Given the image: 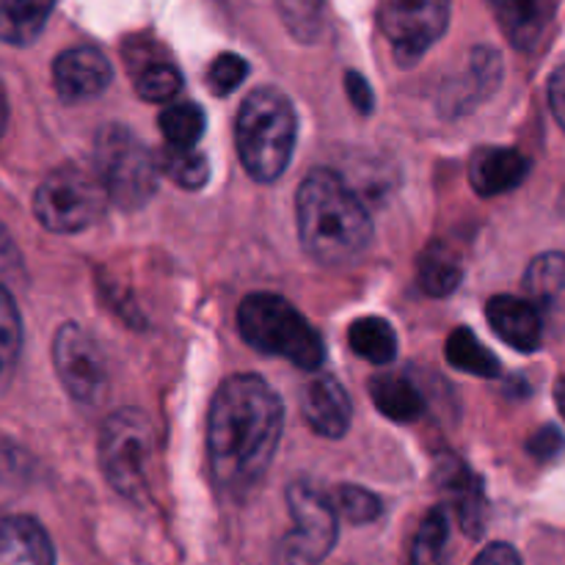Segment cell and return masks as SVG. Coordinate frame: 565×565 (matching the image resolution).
Wrapping results in <instances>:
<instances>
[{
	"label": "cell",
	"instance_id": "obj_22",
	"mask_svg": "<svg viewBox=\"0 0 565 565\" xmlns=\"http://www.w3.org/2000/svg\"><path fill=\"white\" fill-rule=\"evenodd\" d=\"M348 342H351L353 353L362 356L364 362L379 364V367L395 362L397 337L395 329L384 318H373L370 315V318L353 320L351 329H348Z\"/></svg>",
	"mask_w": 565,
	"mask_h": 565
},
{
	"label": "cell",
	"instance_id": "obj_33",
	"mask_svg": "<svg viewBox=\"0 0 565 565\" xmlns=\"http://www.w3.org/2000/svg\"><path fill=\"white\" fill-rule=\"evenodd\" d=\"M20 270V252H17L14 241H11V235L6 232V226L0 224V279H11V276H17Z\"/></svg>",
	"mask_w": 565,
	"mask_h": 565
},
{
	"label": "cell",
	"instance_id": "obj_7",
	"mask_svg": "<svg viewBox=\"0 0 565 565\" xmlns=\"http://www.w3.org/2000/svg\"><path fill=\"white\" fill-rule=\"evenodd\" d=\"M105 204H108V191L97 174H88L77 166H64L44 177L42 185L36 188L33 213L44 230L75 235L97 224L99 215L105 213Z\"/></svg>",
	"mask_w": 565,
	"mask_h": 565
},
{
	"label": "cell",
	"instance_id": "obj_14",
	"mask_svg": "<svg viewBox=\"0 0 565 565\" xmlns=\"http://www.w3.org/2000/svg\"><path fill=\"white\" fill-rule=\"evenodd\" d=\"M301 412L309 428L329 439H342L351 428V401L334 375H315L301 392Z\"/></svg>",
	"mask_w": 565,
	"mask_h": 565
},
{
	"label": "cell",
	"instance_id": "obj_1",
	"mask_svg": "<svg viewBox=\"0 0 565 565\" xmlns=\"http://www.w3.org/2000/svg\"><path fill=\"white\" fill-rule=\"evenodd\" d=\"M285 412L259 375H232L218 386L207 419V458L215 489L246 497L268 472L281 439Z\"/></svg>",
	"mask_w": 565,
	"mask_h": 565
},
{
	"label": "cell",
	"instance_id": "obj_11",
	"mask_svg": "<svg viewBox=\"0 0 565 565\" xmlns=\"http://www.w3.org/2000/svg\"><path fill=\"white\" fill-rule=\"evenodd\" d=\"M114 70L97 47H72L55 58L53 83L64 103H83L108 88Z\"/></svg>",
	"mask_w": 565,
	"mask_h": 565
},
{
	"label": "cell",
	"instance_id": "obj_28",
	"mask_svg": "<svg viewBox=\"0 0 565 565\" xmlns=\"http://www.w3.org/2000/svg\"><path fill=\"white\" fill-rule=\"evenodd\" d=\"M279 14L292 36L315 42L323 31L326 0H279Z\"/></svg>",
	"mask_w": 565,
	"mask_h": 565
},
{
	"label": "cell",
	"instance_id": "obj_8",
	"mask_svg": "<svg viewBox=\"0 0 565 565\" xmlns=\"http://www.w3.org/2000/svg\"><path fill=\"white\" fill-rule=\"evenodd\" d=\"M292 530L279 541L274 565H320L337 541V513L329 491L312 480H296L287 491Z\"/></svg>",
	"mask_w": 565,
	"mask_h": 565
},
{
	"label": "cell",
	"instance_id": "obj_21",
	"mask_svg": "<svg viewBox=\"0 0 565 565\" xmlns=\"http://www.w3.org/2000/svg\"><path fill=\"white\" fill-rule=\"evenodd\" d=\"M417 276L419 287H423L428 296L445 298L461 285L463 276V263L461 254L445 241H434L419 252L417 259Z\"/></svg>",
	"mask_w": 565,
	"mask_h": 565
},
{
	"label": "cell",
	"instance_id": "obj_31",
	"mask_svg": "<svg viewBox=\"0 0 565 565\" xmlns=\"http://www.w3.org/2000/svg\"><path fill=\"white\" fill-rule=\"evenodd\" d=\"M246 75H248L246 58H241V55L235 53H221L218 58L210 64L207 86L210 92L218 94V97H226V94H232L237 86H241Z\"/></svg>",
	"mask_w": 565,
	"mask_h": 565
},
{
	"label": "cell",
	"instance_id": "obj_36",
	"mask_svg": "<svg viewBox=\"0 0 565 565\" xmlns=\"http://www.w3.org/2000/svg\"><path fill=\"white\" fill-rule=\"evenodd\" d=\"M550 105L555 119L565 130V66H557L550 77Z\"/></svg>",
	"mask_w": 565,
	"mask_h": 565
},
{
	"label": "cell",
	"instance_id": "obj_34",
	"mask_svg": "<svg viewBox=\"0 0 565 565\" xmlns=\"http://www.w3.org/2000/svg\"><path fill=\"white\" fill-rule=\"evenodd\" d=\"M472 565H522V557H519V552L513 550L511 544L497 541V544L486 546V550L475 557Z\"/></svg>",
	"mask_w": 565,
	"mask_h": 565
},
{
	"label": "cell",
	"instance_id": "obj_26",
	"mask_svg": "<svg viewBox=\"0 0 565 565\" xmlns=\"http://www.w3.org/2000/svg\"><path fill=\"white\" fill-rule=\"evenodd\" d=\"M158 163L166 177H171L177 185L188 188V191H196V188H202L210 180L207 158L193 147H169L166 143Z\"/></svg>",
	"mask_w": 565,
	"mask_h": 565
},
{
	"label": "cell",
	"instance_id": "obj_30",
	"mask_svg": "<svg viewBox=\"0 0 565 565\" xmlns=\"http://www.w3.org/2000/svg\"><path fill=\"white\" fill-rule=\"evenodd\" d=\"M337 513L351 524H370L381 516V500L362 486H340L331 494Z\"/></svg>",
	"mask_w": 565,
	"mask_h": 565
},
{
	"label": "cell",
	"instance_id": "obj_20",
	"mask_svg": "<svg viewBox=\"0 0 565 565\" xmlns=\"http://www.w3.org/2000/svg\"><path fill=\"white\" fill-rule=\"evenodd\" d=\"M55 0H0V42L25 47L47 25Z\"/></svg>",
	"mask_w": 565,
	"mask_h": 565
},
{
	"label": "cell",
	"instance_id": "obj_13",
	"mask_svg": "<svg viewBox=\"0 0 565 565\" xmlns=\"http://www.w3.org/2000/svg\"><path fill=\"white\" fill-rule=\"evenodd\" d=\"M524 290L550 334H565V254H541L524 274Z\"/></svg>",
	"mask_w": 565,
	"mask_h": 565
},
{
	"label": "cell",
	"instance_id": "obj_24",
	"mask_svg": "<svg viewBox=\"0 0 565 565\" xmlns=\"http://www.w3.org/2000/svg\"><path fill=\"white\" fill-rule=\"evenodd\" d=\"M447 362L452 367L463 370V373L480 375V379H497L500 375V359L489 348L480 345L475 331L463 329V326L447 337Z\"/></svg>",
	"mask_w": 565,
	"mask_h": 565
},
{
	"label": "cell",
	"instance_id": "obj_3",
	"mask_svg": "<svg viewBox=\"0 0 565 565\" xmlns=\"http://www.w3.org/2000/svg\"><path fill=\"white\" fill-rule=\"evenodd\" d=\"M298 119L279 88H254L241 105L235 127L237 154L248 174L274 182L287 169L296 149Z\"/></svg>",
	"mask_w": 565,
	"mask_h": 565
},
{
	"label": "cell",
	"instance_id": "obj_5",
	"mask_svg": "<svg viewBox=\"0 0 565 565\" xmlns=\"http://www.w3.org/2000/svg\"><path fill=\"white\" fill-rule=\"evenodd\" d=\"M154 447L158 436L152 419L138 408H121L105 419L99 434V463L108 483L127 500L141 502L147 497Z\"/></svg>",
	"mask_w": 565,
	"mask_h": 565
},
{
	"label": "cell",
	"instance_id": "obj_16",
	"mask_svg": "<svg viewBox=\"0 0 565 565\" xmlns=\"http://www.w3.org/2000/svg\"><path fill=\"white\" fill-rule=\"evenodd\" d=\"M489 6L508 42L522 53H533L555 20L557 0H489Z\"/></svg>",
	"mask_w": 565,
	"mask_h": 565
},
{
	"label": "cell",
	"instance_id": "obj_29",
	"mask_svg": "<svg viewBox=\"0 0 565 565\" xmlns=\"http://www.w3.org/2000/svg\"><path fill=\"white\" fill-rule=\"evenodd\" d=\"M136 88L149 103H171L182 88V75L166 61H149L136 72Z\"/></svg>",
	"mask_w": 565,
	"mask_h": 565
},
{
	"label": "cell",
	"instance_id": "obj_25",
	"mask_svg": "<svg viewBox=\"0 0 565 565\" xmlns=\"http://www.w3.org/2000/svg\"><path fill=\"white\" fill-rule=\"evenodd\" d=\"M22 351V318L9 287L0 281V392L9 390Z\"/></svg>",
	"mask_w": 565,
	"mask_h": 565
},
{
	"label": "cell",
	"instance_id": "obj_10",
	"mask_svg": "<svg viewBox=\"0 0 565 565\" xmlns=\"http://www.w3.org/2000/svg\"><path fill=\"white\" fill-rule=\"evenodd\" d=\"M53 364L64 390L77 403L103 401L108 386V364L97 340L77 323H64L55 331Z\"/></svg>",
	"mask_w": 565,
	"mask_h": 565
},
{
	"label": "cell",
	"instance_id": "obj_4",
	"mask_svg": "<svg viewBox=\"0 0 565 565\" xmlns=\"http://www.w3.org/2000/svg\"><path fill=\"white\" fill-rule=\"evenodd\" d=\"M241 337L259 353L281 356L301 370L323 364V340L287 298L274 292H252L237 309Z\"/></svg>",
	"mask_w": 565,
	"mask_h": 565
},
{
	"label": "cell",
	"instance_id": "obj_37",
	"mask_svg": "<svg viewBox=\"0 0 565 565\" xmlns=\"http://www.w3.org/2000/svg\"><path fill=\"white\" fill-rule=\"evenodd\" d=\"M6 121H9V99H6V88L0 83V138L6 132Z\"/></svg>",
	"mask_w": 565,
	"mask_h": 565
},
{
	"label": "cell",
	"instance_id": "obj_35",
	"mask_svg": "<svg viewBox=\"0 0 565 565\" xmlns=\"http://www.w3.org/2000/svg\"><path fill=\"white\" fill-rule=\"evenodd\" d=\"M561 450H563V436L557 434L555 428H541L539 434L530 439V452H533L535 458H541V461L555 458Z\"/></svg>",
	"mask_w": 565,
	"mask_h": 565
},
{
	"label": "cell",
	"instance_id": "obj_18",
	"mask_svg": "<svg viewBox=\"0 0 565 565\" xmlns=\"http://www.w3.org/2000/svg\"><path fill=\"white\" fill-rule=\"evenodd\" d=\"M530 160L519 149L486 147L478 149L469 160V182L480 196H500L524 182Z\"/></svg>",
	"mask_w": 565,
	"mask_h": 565
},
{
	"label": "cell",
	"instance_id": "obj_9",
	"mask_svg": "<svg viewBox=\"0 0 565 565\" xmlns=\"http://www.w3.org/2000/svg\"><path fill=\"white\" fill-rule=\"evenodd\" d=\"M450 0H381L379 28L403 66L423 58L447 31Z\"/></svg>",
	"mask_w": 565,
	"mask_h": 565
},
{
	"label": "cell",
	"instance_id": "obj_6",
	"mask_svg": "<svg viewBox=\"0 0 565 565\" xmlns=\"http://www.w3.org/2000/svg\"><path fill=\"white\" fill-rule=\"evenodd\" d=\"M94 166L110 202L136 210L152 199L160 163L147 143L121 125H105L94 143Z\"/></svg>",
	"mask_w": 565,
	"mask_h": 565
},
{
	"label": "cell",
	"instance_id": "obj_17",
	"mask_svg": "<svg viewBox=\"0 0 565 565\" xmlns=\"http://www.w3.org/2000/svg\"><path fill=\"white\" fill-rule=\"evenodd\" d=\"M0 565H55L47 530L25 513H0Z\"/></svg>",
	"mask_w": 565,
	"mask_h": 565
},
{
	"label": "cell",
	"instance_id": "obj_38",
	"mask_svg": "<svg viewBox=\"0 0 565 565\" xmlns=\"http://www.w3.org/2000/svg\"><path fill=\"white\" fill-rule=\"evenodd\" d=\"M557 408H561V414H563V419H565V381H561V384H557Z\"/></svg>",
	"mask_w": 565,
	"mask_h": 565
},
{
	"label": "cell",
	"instance_id": "obj_19",
	"mask_svg": "<svg viewBox=\"0 0 565 565\" xmlns=\"http://www.w3.org/2000/svg\"><path fill=\"white\" fill-rule=\"evenodd\" d=\"M370 397H373L375 408L384 414L392 423H414L423 417L425 401L419 395L417 386L397 373H381L370 381Z\"/></svg>",
	"mask_w": 565,
	"mask_h": 565
},
{
	"label": "cell",
	"instance_id": "obj_12",
	"mask_svg": "<svg viewBox=\"0 0 565 565\" xmlns=\"http://www.w3.org/2000/svg\"><path fill=\"white\" fill-rule=\"evenodd\" d=\"M436 483L456 511L463 533L469 539H478L486 527V494L478 475L461 458L447 456L436 463Z\"/></svg>",
	"mask_w": 565,
	"mask_h": 565
},
{
	"label": "cell",
	"instance_id": "obj_2",
	"mask_svg": "<svg viewBox=\"0 0 565 565\" xmlns=\"http://www.w3.org/2000/svg\"><path fill=\"white\" fill-rule=\"evenodd\" d=\"M296 213L303 248L318 263H351L373 241L367 207L334 171L318 169L301 182Z\"/></svg>",
	"mask_w": 565,
	"mask_h": 565
},
{
	"label": "cell",
	"instance_id": "obj_32",
	"mask_svg": "<svg viewBox=\"0 0 565 565\" xmlns=\"http://www.w3.org/2000/svg\"><path fill=\"white\" fill-rule=\"evenodd\" d=\"M345 88H348V97H351V105H356L359 114H373L375 94H373V88H370V83L364 81L359 72H348Z\"/></svg>",
	"mask_w": 565,
	"mask_h": 565
},
{
	"label": "cell",
	"instance_id": "obj_15",
	"mask_svg": "<svg viewBox=\"0 0 565 565\" xmlns=\"http://www.w3.org/2000/svg\"><path fill=\"white\" fill-rule=\"evenodd\" d=\"M486 318H489L494 334L508 342L513 351L533 353L544 342V320L530 298L524 301L516 296H494L486 303Z\"/></svg>",
	"mask_w": 565,
	"mask_h": 565
},
{
	"label": "cell",
	"instance_id": "obj_23",
	"mask_svg": "<svg viewBox=\"0 0 565 565\" xmlns=\"http://www.w3.org/2000/svg\"><path fill=\"white\" fill-rule=\"evenodd\" d=\"M450 546V513L447 505H436L425 513L412 544V565H445Z\"/></svg>",
	"mask_w": 565,
	"mask_h": 565
},
{
	"label": "cell",
	"instance_id": "obj_27",
	"mask_svg": "<svg viewBox=\"0 0 565 565\" xmlns=\"http://www.w3.org/2000/svg\"><path fill=\"white\" fill-rule=\"evenodd\" d=\"M204 125H207V119H204V110L196 103L169 105L160 114V132H163L169 147H196Z\"/></svg>",
	"mask_w": 565,
	"mask_h": 565
}]
</instances>
